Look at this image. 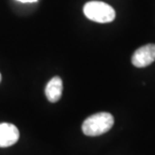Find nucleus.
Segmentation results:
<instances>
[{"label": "nucleus", "mask_w": 155, "mask_h": 155, "mask_svg": "<svg viewBox=\"0 0 155 155\" xmlns=\"http://www.w3.org/2000/svg\"><path fill=\"white\" fill-rule=\"evenodd\" d=\"M63 94V81L60 77H54L45 87V96L51 103H57Z\"/></svg>", "instance_id": "5"}, {"label": "nucleus", "mask_w": 155, "mask_h": 155, "mask_svg": "<svg viewBox=\"0 0 155 155\" xmlns=\"http://www.w3.org/2000/svg\"><path fill=\"white\" fill-rule=\"evenodd\" d=\"M132 64L137 68H145L155 61V45H146L138 49L132 55Z\"/></svg>", "instance_id": "3"}, {"label": "nucleus", "mask_w": 155, "mask_h": 155, "mask_svg": "<svg viewBox=\"0 0 155 155\" xmlns=\"http://www.w3.org/2000/svg\"><path fill=\"white\" fill-rule=\"evenodd\" d=\"M114 125V117L108 112L96 113L84 121L82 130L87 136H100L108 132Z\"/></svg>", "instance_id": "1"}, {"label": "nucleus", "mask_w": 155, "mask_h": 155, "mask_svg": "<svg viewBox=\"0 0 155 155\" xmlns=\"http://www.w3.org/2000/svg\"><path fill=\"white\" fill-rule=\"evenodd\" d=\"M19 2H22V3H30V2H36L38 0H17Z\"/></svg>", "instance_id": "6"}, {"label": "nucleus", "mask_w": 155, "mask_h": 155, "mask_svg": "<svg viewBox=\"0 0 155 155\" xmlns=\"http://www.w3.org/2000/svg\"><path fill=\"white\" fill-rule=\"evenodd\" d=\"M19 139L17 127L10 123H0V147H9Z\"/></svg>", "instance_id": "4"}, {"label": "nucleus", "mask_w": 155, "mask_h": 155, "mask_svg": "<svg viewBox=\"0 0 155 155\" xmlns=\"http://www.w3.org/2000/svg\"><path fill=\"white\" fill-rule=\"evenodd\" d=\"M0 83H1V74H0Z\"/></svg>", "instance_id": "7"}, {"label": "nucleus", "mask_w": 155, "mask_h": 155, "mask_svg": "<svg viewBox=\"0 0 155 155\" xmlns=\"http://www.w3.org/2000/svg\"><path fill=\"white\" fill-rule=\"evenodd\" d=\"M84 14L90 20L98 23H108L115 19L116 12L112 6L101 1H90L84 5Z\"/></svg>", "instance_id": "2"}]
</instances>
